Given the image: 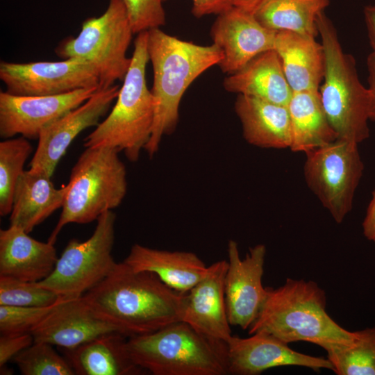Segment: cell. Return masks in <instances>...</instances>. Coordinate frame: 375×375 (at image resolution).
<instances>
[{
  "mask_svg": "<svg viewBox=\"0 0 375 375\" xmlns=\"http://www.w3.org/2000/svg\"><path fill=\"white\" fill-rule=\"evenodd\" d=\"M185 295L155 274L135 271L122 261L82 297L99 317L128 338L182 321Z\"/></svg>",
  "mask_w": 375,
  "mask_h": 375,
  "instance_id": "obj_1",
  "label": "cell"
},
{
  "mask_svg": "<svg viewBox=\"0 0 375 375\" xmlns=\"http://www.w3.org/2000/svg\"><path fill=\"white\" fill-rule=\"evenodd\" d=\"M147 49L153 69L151 92L154 121L144 150L153 157L163 136L176 129L185 92L201 74L219 65L222 53L214 44L199 45L170 35L160 28L148 31Z\"/></svg>",
  "mask_w": 375,
  "mask_h": 375,
  "instance_id": "obj_2",
  "label": "cell"
},
{
  "mask_svg": "<svg viewBox=\"0 0 375 375\" xmlns=\"http://www.w3.org/2000/svg\"><path fill=\"white\" fill-rule=\"evenodd\" d=\"M267 288L265 301L249 328L250 335L264 333L287 344L306 341L325 351L356 340V331L346 330L328 315L326 292L317 283L287 278L283 285Z\"/></svg>",
  "mask_w": 375,
  "mask_h": 375,
  "instance_id": "obj_3",
  "label": "cell"
},
{
  "mask_svg": "<svg viewBox=\"0 0 375 375\" xmlns=\"http://www.w3.org/2000/svg\"><path fill=\"white\" fill-rule=\"evenodd\" d=\"M128 353L135 365L154 375H226L227 342L200 333L185 322L128 337Z\"/></svg>",
  "mask_w": 375,
  "mask_h": 375,
  "instance_id": "obj_4",
  "label": "cell"
},
{
  "mask_svg": "<svg viewBox=\"0 0 375 375\" xmlns=\"http://www.w3.org/2000/svg\"><path fill=\"white\" fill-rule=\"evenodd\" d=\"M148 31L138 34L129 69L106 118L83 140L85 147H108L138 160L151 138L154 102L146 81Z\"/></svg>",
  "mask_w": 375,
  "mask_h": 375,
  "instance_id": "obj_5",
  "label": "cell"
},
{
  "mask_svg": "<svg viewBox=\"0 0 375 375\" xmlns=\"http://www.w3.org/2000/svg\"><path fill=\"white\" fill-rule=\"evenodd\" d=\"M326 67L319 92L338 139L359 144L368 138L369 92L360 81L354 58L344 52L336 29L321 12L317 20Z\"/></svg>",
  "mask_w": 375,
  "mask_h": 375,
  "instance_id": "obj_6",
  "label": "cell"
},
{
  "mask_svg": "<svg viewBox=\"0 0 375 375\" xmlns=\"http://www.w3.org/2000/svg\"><path fill=\"white\" fill-rule=\"evenodd\" d=\"M111 147H85L72 167L59 219L48 242L68 224H88L119 206L127 192L126 169Z\"/></svg>",
  "mask_w": 375,
  "mask_h": 375,
  "instance_id": "obj_7",
  "label": "cell"
},
{
  "mask_svg": "<svg viewBox=\"0 0 375 375\" xmlns=\"http://www.w3.org/2000/svg\"><path fill=\"white\" fill-rule=\"evenodd\" d=\"M133 32L124 0H109L105 12L86 19L78 35L68 37L56 49L62 59H78L96 71L99 89L124 81L131 58L126 56Z\"/></svg>",
  "mask_w": 375,
  "mask_h": 375,
  "instance_id": "obj_8",
  "label": "cell"
},
{
  "mask_svg": "<svg viewBox=\"0 0 375 375\" xmlns=\"http://www.w3.org/2000/svg\"><path fill=\"white\" fill-rule=\"evenodd\" d=\"M115 221L112 210L106 211L97 219L88 239L69 240L53 272L38 284L62 298L74 299L99 283L117 263L112 256Z\"/></svg>",
  "mask_w": 375,
  "mask_h": 375,
  "instance_id": "obj_9",
  "label": "cell"
},
{
  "mask_svg": "<svg viewBox=\"0 0 375 375\" xmlns=\"http://www.w3.org/2000/svg\"><path fill=\"white\" fill-rule=\"evenodd\" d=\"M306 154L303 174L308 188L341 223L352 208L364 170L358 144L336 139Z\"/></svg>",
  "mask_w": 375,
  "mask_h": 375,
  "instance_id": "obj_10",
  "label": "cell"
},
{
  "mask_svg": "<svg viewBox=\"0 0 375 375\" xmlns=\"http://www.w3.org/2000/svg\"><path fill=\"white\" fill-rule=\"evenodd\" d=\"M0 79L6 92L16 96H50L97 88L94 69L78 59L26 63L0 62Z\"/></svg>",
  "mask_w": 375,
  "mask_h": 375,
  "instance_id": "obj_11",
  "label": "cell"
},
{
  "mask_svg": "<svg viewBox=\"0 0 375 375\" xmlns=\"http://www.w3.org/2000/svg\"><path fill=\"white\" fill-rule=\"evenodd\" d=\"M228 267L224 291L226 312L231 325L249 329L256 319L267 295L262 283L266 247L258 244L249 248L244 258L240 256L238 243H228Z\"/></svg>",
  "mask_w": 375,
  "mask_h": 375,
  "instance_id": "obj_12",
  "label": "cell"
},
{
  "mask_svg": "<svg viewBox=\"0 0 375 375\" xmlns=\"http://www.w3.org/2000/svg\"><path fill=\"white\" fill-rule=\"evenodd\" d=\"M91 88L50 96H16L0 92V136L20 135L38 139L48 125L87 101L97 90Z\"/></svg>",
  "mask_w": 375,
  "mask_h": 375,
  "instance_id": "obj_13",
  "label": "cell"
},
{
  "mask_svg": "<svg viewBox=\"0 0 375 375\" xmlns=\"http://www.w3.org/2000/svg\"><path fill=\"white\" fill-rule=\"evenodd\" d=\"M119 88L114 85L98 89L81 106L58 118L40 133L30 168L52 176L56 167L73 140L84 130L97 126L109 111Z\"/></svg>",
  "mask_w": 375,
  "mask_h": 375,
  "instance_id": "obj_14",
  "label": "cell"
},
{
  "mask_svg": "<svg viewBox=\"0 0 375 375\" xmlns=\"http://www.w3.org/2000/svg\"><path fill=\"white\" fill-rule=\"evenodd\" d=\"M210 34L212 44L222 53L218 65L229 75L260 53L274 49L276 31L265 27L253 15L233 6L217 15Z\"/></svg>",
  "mask_w": 375,
  "mask_h": 375,
  "instance_id": "obj_15",
  "label": "cell"
},
{
  "mask_svg": "<svg viewBox=\"0 0 375 375\" xmlns=\"http://www.w3.org/2000/svg\"><path fill=\"white\" fill-rule=\"evenodd\" d=\"M227 346L230 374L257 375L270 368L285 366L333 371L328 358L296 351L288 344L264 333L245 338L232 335Z\"/></svg>",
  "mask_w": 375,
  "mask_h": 375,
  "instance_id": "obj_16",
  "label": "cell"
},
{
  "mask_svg": "<svg viewBox=\"0 0 375 375\" xmlns=\"http://www.w3.org/2000/svg\"><path fill=\"white\" fill-rule=\"evenodd\" d=\"M228 261L208 267L204 277L185 293L182 321L208 337L227 342L231 338L225 300Z\"/></svg>",
  "mask_w": 375,
  "mask_h": 375,
  "instance_id": "obj_17",
  "label": "cell"
},
{
  "mask_svg": "<svg viewBox=\"0 0 375 375\" xmlns=\"http://www.w3.org/2000/svg\"><path fill=\"white\" fill-rule=\"evenodd\" d=\"M111 332L119 333L113 325L99 317L80 297L63 300L31 333L34 342L69 349Z\"/></svg>",
  "mask_w": 375,
  "mask_h": 375,
  "instance_id": "obj_18",
  "label": "cell"
},
{
  "mask_svg": "<svg viewBox=\"0 0 375 375\" xmlns=\"http://www.w3.org/2000/svg\"><path fill=\"white\" fill-rule=\"evenodd\" d=\"M58 258L48 241H38L15 226L0 230V276L39 282L51 274Z\"/></svg>",
  "mask_w": 375,
  "mask_h": 375,
  "instance_id": "obj_19",
  "label": "cell"
},
{
  "mask_svg": "<svg viewBox=\"0 0 375 375\" xmlns=\"http://www.w3.org/2000/svg\"><path fill=\"white\" fill-rule=\"evenodd\" d=\"M274 49L292 92L319 90L323 81L325 52L315 38L288 31H277Z\"/></svg>",
  "mask_w": 375,
  "mask_h": 375,
  "instance_id": "obj_20",
  "label": "cell"
},
{
  "mask_svg": "<svg viewBox=\"0 0 375 375\" xmlns=\"http://www.w3.org/2000/svg\"><path fill=\"white\" fill-rule=\"evenodd\" d=\"M135 271L155 274L172 289L186 293L206 275L208 267L190 251H167L133 244L123 260Z\"/></svg>",
  "mask_w": 375,
  "mask_h": 375,
  "instance_id": "obj_21",
  "label": "cell"
},
{
  "mask_svg": "<svg viewBox=\"0 0 375 375\" xmlns=\"http://www.w3.org/2000/svg\"><path fill=\"white\" fill-rule=\"evenodd\" d=\"M66 192V185L57 188L45 172L31 168L25 170L14 190L10 225L31 233L62 207Z\"/></svg>",
  "mask_w": 375,
  "mask_h": 375,
  "instance_id": "obj_22",
  "label": "cell"
},
{
  "mask_svg": "<svg viewBox=\"0 0 375 375\" xmlns=\"http://www.w3.org/2000/svg\"><path fill=\"white\" fill-rule=\"evenodd\" d=\"M235 111L242 124L243 137L249 144L265 149L290 147L288 106L238 94Z\"/></svg>",
  "mask_w": 375,
  "mask_h": 375,
  "instance_id": "obj_23",
  "label": "cell"
},
{
  "mask_svg": "<svg viewBox=\"0 0 375 375\" xmlns=\"http://www.w3.org/2000/svg\"><path fill=\"white\" fill-rule=\"evenodd\" d=\"M223 86L229 92L286 106L293 93L274 49L260 53L240 70L228 75Z\"/></svg>",
  "mask_w": 375,
  "mask_h": 375,
  "instance_id": "obj_24",
  "label": "cell"
},
{
  "mask_svg": "<svg viewBox=\"0 0 375 375\" xmlns=\"http://www.w3.org/2000/svg\"><path fill=\"white\" fill-rule=\"evenodd\" d=\"M127 337L118 332L97 336L64 349L76 375H138L146 372L134 363L126 349Z\"/></svg>",
  "mask_w": 375,
  "mask_h": 375,
  "instance_id": "obj_25",
  "label": "cell"
},
{
  "mask_svg": "<svg viewBox=\"0 0 375 375\" xmlns=\"http://www.w3.org/2000/svg\"><path fill=\"white\" fill-rule=\"evenodd\" d=\"M287 106L290 121L289 148L292 151L306 153L338 139L319 90L294 92Z\"/></svg>",
  "mask_w": 375,
  "mask_h": 375,
  "instance_id": "obj_26",
  "label": "cell"
},
{
  "mask_svg": "<svg viewBox=\"0 0 375 375\" xmlns=\"http://www.w3.org/2000/svg\"><path fill=\"white\" fill-rule=\"evenodd\" d=\"M329 0H265L254 13L257 20L274 31H288L317 37L319 15Z\"/></svg>",
  "mask_w": 375,
  "mask_h": 375,
  "instance_id": "obj_27",
  "label": "cell"
},
{
  "mask_svg": "<svg viewBox=\"0 0 375 375\" xmlns=\"http://www.w3.org/2000/svg\"><path fill=\"white\" fill-rule=\"evenodd\" d=\"M326 351L338 375H375V328L356 331L351 344Z\"/></svg>",
  "mask_w": 375,
  "mask_h": 375,
  "instance_id": "obj_28",
  "label": "cell"
},
{
  "mask_svg": "<svg viewBox=\"0 0 375 375\" xmlns=\"http://www.w3.org/2000/svg\"><path fill=\"white\" fill-rule=\"evenodd\" d=\"M28 139L20 136L4 139L0 142V215L6 217L12 210L15 185L24 172L26 161L33 147Z\"/></svg>",
  "mask_w": 375,
  "mask_h": 375,
  "instance_id": "obj_29",
  "label": "cell"
},
{
  "mask_svg": "<svg viewBox=\"0 0 375 375\" xmlns=\"http://www.w3.org/2000/svg\"><path fill=\"white\" fill-rule=\"evenodd\" d=\"M12 360L23 375H76L67 358L43 342H34Z\"/></svg>",
  "mask_w": 375,
  "mask_h": 375,
  "instance_id": "obj_30",
  "label": "cell"
},
{
  "mask_svg": "<svg viewBox=\"0 0 375 375\" xmlns=\"http://www.w3.org/2000/svg\"><path fill=\"white\" fill-rule=\"evenodd\" d=\"M62 298L38 282L0 276V305L10 306H49Z\"/></svg>",
  "mask_w": 375,
  "mask_h": 375,
  "instance_id": "obj_31",
  "label": "cell"
},
{
  "mask_svg": "<svg viewBox=\"0 0 375 375\" xmlns=\"http://www.w3.org/2000/svg\"><path fill=\"white\" fill-rule=\"evenodd\" d=\"M49 306L24 307L0 305L1 335L31 333L63 300Z\"/></svg>",
  "mask_w": 375,
  "mask_h": 375,
  "instance_id": "obj_32",
  "label": "cell"
},
{
  "mask_svg": "<svg viewBox=\"0 0 375 375\" xmlns=\"http://www.w3.org/2000/svg\"><path fill=\"white\" fill-rule=\"evenodd\" d=\"M163 0H124L134 34L166 24Z\"/></svg>",
  "mask_w": 375,
  "mask_h": 375,
  "instance_id": "obj_33",
  "label": "cell"
},
{
  "mask_svg": "<svg viewBox=\"0 0 375 375\" xmlns=\"http://www.w3.org/2000/svg\"><path fill=\"white\" fill-rule=\"evenodd\" d=\"M34 342L31 333L17 335H1L0 367L12 360L19 353Z\"/></svg>",
  "mask_w": 375,
  "mask_h": 375,
  "instance_id": "obj_34",
  "label": "cell"
},
{
  "mask_svg": "<svg viewBox=\"0 0 375 375\" xmlns=\"http://www.w3.org/2000/svg\"><path fill=\"white\" fill-rule=\"evenodd\" d=\"M192 13L197 18L209 15H218L233 7L231 0H192Z\"/></svg>",
  "mask_w": 375,
  "mask_h": 375,
  "instance_id": "obj_35",
  "label": "cell"
},
{
  "mask_svg": "<svg viewBox=\"0 0 375 375\" xmlns=\"http://www.w3.org/2000/svg\"><path fill=\"white\" fill-rule=\"evenodd\" d=\"M367 66L369 72V120L375 122V53L372 52L367 57Z\"/></svg>",
  "mask_w": 375,
  "mask_h": 375,
  "instance_id": "obj_36",
  "label": "cell"
},
{
  "mask_svg": "<svg viewBox=\"0 0 375 375\" xmlns=\"http://www.w3.org/2000/svg\"><path fill=\"white\" fill-rule=\"evenodd\" d=\"M363 234L365 238L375 242V189L367 208L362 222Z\"/></svg>",
  "mask_w": 375,
  "mask_h": 375,
  "instance_id": "obj_37",
  "label": "cell"
},
{
  "mask_svg": "<svg viewBox=\"0 0 375 375\" xmlns=\"http://www.w3.org/2000/svg\"><path fill=\"white\" fill-rule=\"evenodd\" d=\"M364 15L372 52L375 53V6L365 7Z\"/></svg>",
  "mask_w": 375,
  "mask_h": 375,
  "instance_id": "obj_38",
  "label": "cell"
},
{
  "mask_svg": "<svg viewBox=\"0 0 375 375\" xmlns=\"http://www.w3.org/2000/svg\"><path fill=\"white\" fill-rule=\"evenodd\" d=\"M265 0H231L233 6L254 15Z\"/></svg>",
  "mask_w": 375,
  "mask_h": 375,
  "instance_id": "obj_39",
  "label": "cell"
}]
</instances>
